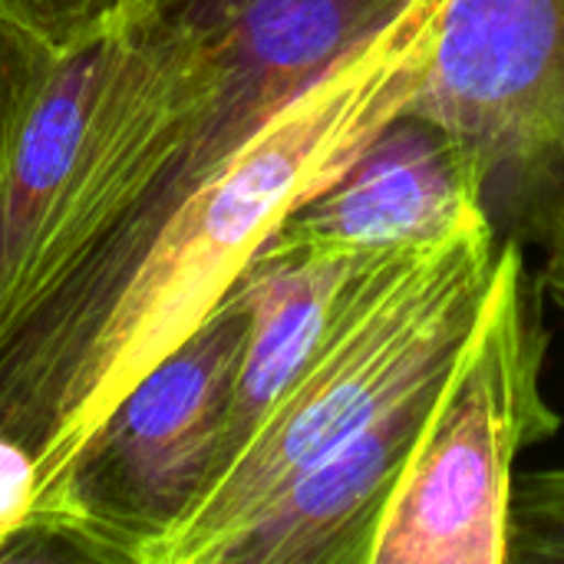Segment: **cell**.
Masks as SVG:
<instances>
[{"instance_id": "6da1fadb", "label": "cell", "mask_w": 564, "mask_h": 564, "mask_svg": "<svg viewBox=\"0 0 564 564\" xmlns=\"http://www.w3.org/2000/svg\"><path fill=\"white\" fill-rule=\"evenodd\" d=\"M446 0H410L258 129L139 254L96 314L0 400L46 519L106 413L225 301L251 258L420 96Z\"/></svg>"}, {"instance_id": "7a4b0ae2", "label": "cell", "mask_w": 564, "mask_h": 564, "mask_svg": "<svg viewBox=\"0 0 564 564\" xmlns=\"http://www.w3.org/2000/svg\"><path fill=\"white\" fill-rule=\"evenodd\" d=\"M496 258L489 215L430 245L364 254L321 350L149 564H218L294 479L446 370L479 317Z\"/></svg>"}, {"instance_id": "3957f363", "label": "cell", "mask_w": 564, "mask_h": 564, "mask_svg": "<svg viewBox=\"0 0 564 564\" xmlns=\"http://www.w3.org/2000/svg\"><path fill=\"white\" fill-rule=\"evenodd\" d=\"M535 291L522 241L506 238L479 317L383 512L370 564H506L516 459L562 430L542 390L549 330Z\"/></svg>"}, {"instance_id": "277c9868", "label": "cell", "mask_w": 564, "mask_h": 564, "mask_svg": "<svg viewBox=\"0 0 564 564\" xmlns=\"http://www.w3.org/2000/svg\"><path fill=\"white\" fill-rule=\"evenodd\" d=\"M248 304L225 301L106 413L43 522L89 535L106 562L149 564L212 482Z\"/></svg>"}, {"instance_id": "5b68a950", "label": "cell", "mask_w": 564, "mask_h": 564, "mask_svg": "<svg viewBox=\"0 0 564 564\" xmlns=\"http://www.w3.org/2000/svg\"><path fill=\"white\" fill-rule=\"evenodd\" d=\"M410 109L473 155L496 231L539 238L564 202V0H446Z\"/></svg>"}, {"instance_id": "8992f818", "label": "cell", "mask_w": 564, "mask_h": 564, "mask_svg": "<svg viewBox=\"0 0 564 564\" xmlns=\"http://www.w3.org/2000/svg\"><path fill=\"white\" fill-rule=\"evenodd\" d=\"M482 215V175L473 155L440 122L406 109L268 245L360 258L440 241Z\"/></svg>"}, {"instance_id": "52a82bcc", "label": "cell", "mask_w": 564, "mask_h": 564, "mask_svg": "<svg viewBox=\"0 0 564 564\" xmlns=\"http://www.w3.org/2000/svg\"><path fill=\"white\" fill-rule=\"evenodd\" d=\"M446 370L413 387L350 443L294 479L218 564H370L383 512Z\"/></svg>"}, {"instance_id": "ba28073f", "label": "cell", "mask_w": 564, "mask_h": 564, "mask_svg": "<svg viewBox=\"0 0 564 564\" xmlns=\"http://www.w3.org/2000/svg\"><path fill=\"white\" fill-rule=\"evenodd\" d=\"M360 258L264 245L235 281V291L248 304V330L212 482L235 463L274 403L321 350L340 314Z\"/></svg>"}, {"instance_id": "9c48e42d", "label": "cell", "mask_w": 564, "mask_h": 564, "mask_svg": "<svg viewBox=\"0 0 564 564\" xmlns=\"http://www.w3.org/2000/svg\"><path fill=\"white\" fill-rule=\"evenodd\" d=\"M59 53L63 50L50 46L36 33L0 20V185Z\"/></svg>"}, {"instance_id": "30bf717a", "label": "cell", "mask_w": 564, "mask_h": 564, "mask_svg": "<svg viewBox=\"0 0 564 564\" xmlns=\"http://www.w3.org/2000/svg\"><path fill=\"white\" fill-rule=\"evenodd\" d=\"M564 564V466L516 476L506 564Z\"/></svg>"}, {"instance_id": "8fae6325", "label": "cell", "mask_w": 564, "mask_h": 564, "mask_svg": "<svg viewBox=\"0 0 564 564\" xmlns=\"http://www.w3.org/2000/svg\"><path fill=\"white\" fill-rule=\"evenodd\" d=\"M126 0H0V20L17 23L56 50H69L102 30Z\"/></svg>"}, {"instance_id": "7c38bea8", "label": "cell", "mask_w": 564, "mask_h": 564, "mask_svg": "<svg viewBox=\"0 0 564 564\" xmlns=\"http://www.w3.org/2000/svg\"><path fill=\"white\" fill-rule=\"evenodd\" d=\"M36 492V463L10 436L0 433V549L30 522Z\"/></svg>"}, {"instance_id": "4fadbf2b", "label": "cell", "mask_w": 564, "mask_h": 564, "mask_svg": "<svg viewBox=\"0 0 564 564\" xmlns=\"http://www.w3.org/2000/svg\"><path fill=\"white\" fill-rule=\"evenodd\" d=\"M545 245V264L539 271V291L558 307L564 317V202L549 215V221L539 231Z\"/></svg>"}]
</instances>
